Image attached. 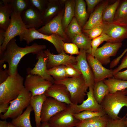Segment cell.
Returning <instances> with one entry per match:
<instances>
[{
	"label": "cell",
	"instance_id": "obj_37",
	"mask_svg": "<svg viewBox=\"0 0 127 127\" xmlns=\"http://www.w3.org/2000/svg\"><path fill=\"white\" fill-rule=\"evenodd\" d=\"M105 115L104 111L95 112L90 111H84L78 113L74 114L75 117L80 121Z\"/></svg>",
	"mask_w": 127,
	"mask_h": 127
},
{
	"label": "cell",
	"instance_id": "obj_40",
	"mask_svg": "<svg viewBox=\"0 0 127 127\" xmlns=\"http://www.w3.org/2000/svg\"><path fill=\"white\" fill-rule=\"evenodd\" d=\"M101 25L96 26L90 29L82 30V32L86 34L89 38L92 40L102 34L103 29Z\"/></svg>",
	"mask_w": 127,
	"mask_h": 127
},
{
	"label": "cell",
	"instance_id": "obj_24",
	"mask_svg": "<svg viewBox=\"0 0 127 127\" xmlns=\"http://www.w3.org/2000/svg\"><path fill=\"white\" fill-rule=\"evenodd\" d=\"M47 97L44 94L32 96L31 99L30 105L34 112L36 127H40L41 124V114L43 104Z\"/></svg>",
	"mask_w": 127,
	"mask_h": 127
},
{
	"label": "cell",
	"instance_id": "obj_28",
	"mask_svg": "<svg viewBox=\"0 0 127 127\" xmlns=\"http://www.w3.org/2000/svg\"><path fill=\"white\" fill-rule=\"evenodd\" d=\"M91 40L87 36L82 32L74 37L71 41L76 44L80 49H82L85 50L87 54H91Z\"/></svg>",
	"mask_w": 127,
	"mask_h": 127
},
{
	"label": "cell",
	"instance_id": "obj_27",
	"mask_svg": "<svg viewBox=\"0 0 127 127\" xmlns=\"http://www.w3.org/2000/svg\"><path fill=\"white\" fill-rule=\"evenodd\" d=\"M109 118L105 115L80 121L76 127H106Z\"/></svg>",
	"mask_w": 127,
	"mask_h": 127
},
{
	"label": "cell",
	"instance_id": "obj_18",
	"mask_svg": "<svg viewBox=\"0 0 127 127\" xmlns=\"http://www.w3.org/2000/svg\"><path fill=\"white\" fill-rule=\"evenodd\" d=\"M88 62L93 71L95 83L103 80L106 78H113V70L103 67L94 56L91 54H87Z\"/></svg>",
	"mask_w": 127,
	"mask_h": 127
},
{
	"label": "cell",
	"instance_id": "obj_44",
	"mask_svg": "<svg viewBox=\"0 0 127 127\" xmlns=\"http://www.w3.org/2000/svg\"><path fill=\"white\" fill-rule=\"evenodd\" d=\"M102 1L101 0H85L87 6V11L88 15H90L93 11L95 6Z\"/></svg>",
	"mask_w": 127,
	"mask_h": 127
},
{
	"label": "cell",
	"instance_id": "obj_49",
	"mask_svg": "<svg viewBox=\"0 0 127 127\" xmlns=\"http://www.w3.org/2000/svg\"><path fill=\"white\" fill-rule=\"evenodd\" d=\"M127 52V48L125 49L122 53L119 56L113 60V63L115 65H117L119 63L122 57Z\"/></svg>",
	"mask_w": 127,
	"mask_h": 127
},
{
	"label": "cell",
	"instance_id": "obj_55",
	"mask_svg": "<svg viewBox=\"0 0 127 127\" xmlns=\"http://www.w3.org/2000/svg\"><path fill=\"white\" fill-rule=\"evenodd\" d=\"M125 90L126 92V94L127 95V88Z\"/></svg>",
	"mask_w": 127,
	"mask_h": 127
},
{
	"label": "cell",
	"instance_id": "obj_15",
	"mask_svg": "<svg viewBox=\"0 0 127 127\" xmlns=\"http://www.w3.org/2000/svg\"><path fill=\"white\" fill-rule=\"evenodd\" d=\"M44 51L47 56V67L48 70L59 65L66 66L77 63L76 57L67 54L64 51L58 55L52 53L48 49Z\"/></svg>",
	"mask_w": 127,
	"mask_h": 127
},
{
	"label": "cell",
	"instance_id": "obj_19",
	"mask_svg": "<svg viewBox=\"0 0 127 127\" xmlns=\"http://www.w3.org/2000/svg\"><path fill=\"white\" fill-rule=\"evenodd\" d=\"M47 97L52 98L68 105L72 104L70 93L64 85L53 83L44 94Z\"/></svg>",
	"mask_w": 127,
	"mask_h": 127
},
{
	"label": "cell",
	"instance_id": "obj_26",
	"mask_svg": "<svg viewBox=\"0 0 127 127\" xmlns=\"http://www.w3.org/2000/svg\"><path fill=\"white\" fill-rule=\"evenodd\" d=\"M75 0H66L65 3L62 23L65 32L68 25L75 17Z\"/></svg>",
	"mask_w": 127,
	"mask_h": 127
},
{
	"label": "cell",
	"instance_id": "obj_6",
	"mask_svg": "<svg viewBox=\"0 0 127 127\" xmlns=\"http://www.w3.org/2000/svg\"><path fill=\"white\" fill-rule=\"evenodd\" d=\"M32 96V93L24 87L16 99L10 102L8 111L0 115V118L3 120L8 118L13 119L21 114L24 110L30 105Z\"/></svg>",
	"mask_w": 127,
	"mask_h": 127
},
{
	"label": "cell",
	"instance_id": "obj_3",
	"mask_svg": "<svg viewBox=\"0 0 127 127\" xmlns=\"http://www.w3.org/2000/svg\"><path fill=\"white\" fill-rule=\"evenodd\" d=\"M24 80L17 73L0 84V104L9 103L16 99L25 87Z\"/></svg>",
	"mask_w": 127,
	"mask_h": 127
},
{
	"label": "cell",
	"instance_id": "obj_14",
	"mask_svg": "<svg viewBox=\"0 0 127 127\" xmlns=\"http://www.w3.org/2000/svg\"><path fill=\"white\" fill-rule=\"evenodd\" d=\"M122 43H111L107 42L102 46L98 48L94 56L103 65H107L111 62V57L115 56Z\"/></svg>",
	"mask_w": 127,
	"mask_h": 127
},
{
	"label": "cell",
	"instance_id": "obj_7",
	"mask_svg": "<svg viewBox=\"0 0 127 127\" xmlns=\"http://www.w3.org/2000/svg\"><path fill=\"white\" fill-rule=\"evenodd\" d=\"M73 104L68 105L64 110L52 116L48 123L51 127H74L80 121L74 116Z\"/></svg>",
	"mask_w": 127,
	"mask_h": 127
},
{
	"label": "cell",
	"instance_id": "obj_51",
	"mask_svg": "<svg viewBox=\"0 0 127 127\" xmlns=\"http://www.w3.org/2000/svg\"><path fill=\"white\" fill-rule=\"evenodd\" d=\"M8 123L6 120L0 121V127H8Z\"/></svg>",
	"mask_w": 127,
	"mask_h": 127
},
{
	"label": "cell",
	"instance_id": "obj_5",
	"mask_svg": "<svg viewBox=\"0 0 127 127\" xmlns=\"http://www.w3.org/2000/svg\"><path fill=\"white\" fill-rule=\"evenodd\" d=\"M19 36L20 40L26 41L28 44H30L34 40L43 39L51 43L54 46L58 53L64 51L63 45L65 40L61 36L56 34L47 35L38 32L35 28H26L24 32Z\"/></svg>",
	"mask_w": 127,
	"mask_h": 127
},
{
	"label": "cell",
	"instance_id": "obj_36",
	"mask_svg": "<svg viewBox=\"0 0 127 127\" xmlns=\"http://www.w3.org/2000/svg\"><path fill=\"white\" fill-rule=\"evenodd\" d=\"M12 6L13 11L20 14L31 5L29 0H7Z\"/></svg>",
	"mask_w": 127,
	"mask_h": 127
},
{
	"label": "cell",
	"instance_id": "obj_2",
	"mask_svg": "<svg viewBox=\"0 0 127 127\" xmlns=\"http://www.w3.org/2000/svg\"><path fill=\"white\" fill-rule=\"evenodd\" d=\"M100 104L109 119L120 118L118 115L121 110L124 107L127 108V95L125 90L113 93H109L105 96Z\"/></svg>",
	"mask_w": 127,
	"mask_h": 127
},
{
	"label": "cell",
	"instance_id": "obj_33",
	"mask_svg": "<svg viewBox=\"0 0 127 127\" xmlns=\"http://www.w3.org/2000/svg\"><path fill=\"white\" fill-rule=\"evenodd\" d=\"M120 1L118 0L112 4L107 5L104 7L102 15L103 22H111L114 21L115 14Z\"/></svg>",
	"mask_w": 127,
	"mask_h": 127
},
{
	"label": "cell",
	"instance_id": "obj_48",
	"mask_svg": "<svg viewBox=\"0 0 127 127\" xmlns=\"http://www.w3.org/2000/svg\"><path fill=\"white\" fill-rule=\"evenodd\" d=\"M9 106L8 103L0 104V113H6L8 111Z\"/></svg>",
	"mask_w": 127,
	"mask_h": 127
},
{
	"label": "cell",
	"instance_id": "obj_23",
	"mask_svg": "<svg viewBox=\"0 0 127 127\" xmlns=\"http://www.w3.org/2000/svg\"><path fill=\"white\" fill-rule=\"evenodd\" d=\"M13 11L12 6L7 0L0 2V28L6 31L11 21V16Z\"/></svg>",
	"mask_w": 127,
	"mask_h": 127
},
{
	"label": "cell",
	"instance_id": "obj_47",
	"mask_svg": "<svg viewBox=\"0 0 127 127\" xmlns=\"http://www.w3.org/2000/svg\"><path fill=\"white\" fill-rule=\"evenodd\" d=\"M114 78L127 81V69L123 71H119L115 74Z\"/></svg>",
	"mask_w": 127,
	"mask_h": 127
},
{
	"label": "cell",
	"instance_id": "obj_25",
	"mask_svg": "<svg viewBox=\"0 0 127 127\" xmlns=\"http://www.w3.org/2000/svg\"><path fill=\"white\" fill-rule=\"evenodd\" d=\"M75 17L82 29L87 22L88 17L86 3L83 0H75Z\"/></svg>",
	"mask_w": 127,
	"mask_h": 127
},
{
	"label": "cell",
	"instance_id": "obj_29",
	"mask_svg": "<svg viewBox=\"0 0 127 127\" xmlns=\"http://www.w3.org/2000/svg\"><path fill=\"white\" fill-rule=\"evenodd\" d=\"M33 111V108L29 105L23 113L12 119L11 123L16 127H32L30 116L31 113Z\"/></svg>",
	"mask_w": 127,
	"mask_h": 127
},
{
	"label": "cell",
	"instance_id": "obj_21",
	"mask_svg": "<svg viewBox=\"0 0 127 127\" xmlns=\"http://www.w3.org/2000/svg\"><path fill=\"white\" fill-rule=\"evenodd\" d=\"M66 0H48L47 8L42 15L43 20L47 24L56 16L64 7Z\"/></svg>",
	"mask_w": 127,
	"mask_h": 127
},
{
	"label": "cell",
	"instance_id": "obj_10",
	"mask_svg": "<svg viewBox=\"0 0 127 127\" xmlns=\"http://www.w3.org/2000/svg\"><path fill=\"white\" fill-rule=\"evenodd\" d=\"M53 83L36 75L28 74L24 82L25 88L32 94V96L44 94Z\"/></svg>",
	"mask_w": 127,
	"mask_h": 127
},
{
	"label": "cell",
	"instance_id": "obj_1",
	"mask_svg": "<svg viewBox=\"0 0 127 127\" xmlns=\"http://www.w3.org/2000/svg\"><path fill=\"white\" fill-rule=\"evenodd\" d=\"M46 48L45 45L39 44L36 43L30 46L20 47L17 44L14 38L8 42L5 50L0 55V62H7L9 76H13L18 73V64L24 56L30 53L36 55Z\"/></svg>",
	"mask_w": 127,
	"mask_h": 127
},
{
	"label": "cell",
	"instance_id": "obj_22",
	"mask_svg": "<svg viewBox=\"0 0 127 127\" xmlns=\"http://www.w3.org/2000/svg\"><path fill=\"white\" fill-rule=\"evenodd\" d=\"M108 4L107 1H103L90 15L88 20L82 30L91 29L100 25L102 22V15L105 7Z\"/></svg>",
	"mask_w": 127,
	"mask_h": 127
},
{
	"label": "cell",
	"instance_id": "obj_54",
	"mask_svg": "<svg viewBox=\"0 0 127 127\" xmlns=\"http://www.w3.org/2000/svg\"><path fill=\"white\" fill-rule=\"evenodd\" d=\"M126 115V116H127V117H126V120H125V124H126V127H127V113Z\"/></svg>",
	"mask_w": 127,
	"mask_h": 127
},
{
	"label": "cell",
	"instance_id": "obj_39",
	"mask_svg": "<svg viewBox=\"0 0 127 127\" xmlns=\"http://www.w3.org/2000/svg\"><path fill=\"white\" fill-rule=\"evenodd\" d=\"M31 5L42 15L46 9L48 3L47 0H29Z\"/></svg>",
	"mask_w": 127,
	"mask_h": 127
},
{
	"label": "cell",
	"instance_id": "obj_20",
	"mask_svg": "<svg viewBox=\"0 0 127 127\" xmlns=\"http://www.w3.org/2000/svg\"><path fill=\"white\" fill-rule=\"evenodd\" d=\"M89 91L87 93V99L79 105L73 104L75 114L79 113L84 111L95 112L103 111L102 106L95 99L93 95V87H89Z\"/></svg>",
	"mask_w": 127,
	"mask_h": 127
},
{
	"label": "cell",
	"instance_id": "obj_53",
	"mask_svg": "<svg viewBox=\"0 0 127 127\" xmlns=\"http://www.w3.org/2000/svg\"><path fill=\"white\" fill-rule=\"evenodd\" d=\"M8 127H16L13 125L11 123L8 122Z\"/></svg>",
	"mask_w": 127,
	"mask_h": 127
},
{
	"label": "cell",
	"instance_id": "obj_38",
	"mask_svg": "<svg viewBox=\"0 0 127 127\" xmlns=\"http://www.w3.org/2000/svg\"><path fill=\"white\" fill-rule=\"evenodd\" d=\"M110 38L105 34H102L99 36L93 39L91 43L92 52L91 55L94 56L95 53L98 47L104 41H107Z\"/></svg>",
	"mask_w": 127,
	"mask_h": 127
},
{
	"label": "cell",
	"instance_id": "obj_13",
	"mask_svg": "<svg viewBox=\"0 0 127 127\" xmlns=\"http://www.w3.org/2000/svg\"><path fill=\"white\" fill-rule=\"evenodd\" d=\"M79 51V53L76 57L77 63L74 66L81 72L89 87H93L95 83L94 76L87 61L86 51L82 49Z\"/></svg>",
	"mask_w": 127,
	"mask_h": 127
},
{
	"label": "cell",
	"instance_id": "obj_32",
	"mask_svg": "<svg viewBox=\"0 0 127 127\" xmlns=\"http://www.w3.org/2000/svg\"><path fill=\"white\" fill-rule=\"evenodd\" d=\"M114 21L127 25V0H120L115 13Z\"/></svg>",
	"mask_w": 127,
	"mask_h": 127
},
{
	"label": "cell",
	"instance_id": "obj_4",
	"mask_svg": "<svg viewBox=\"0 0 127 127\" xmlns=\"http://www.w3.org/2000/svg\"><path fill=\"white\" fill-rule=\"evenodd\" d=\"M54 83L62 84L66 87L70 93L71 101L75 105L82 103L89 88L82 75L75 77L54 81Z\"/></svg>",
	"mask_w": 127,
	"mask_h": 127
},
{
	"label": "cell",
	"instance_id": "obj_11",
	"mask_svg": "<svg viewBox=\"0 0 127 127\" xmlns=\"http://www.w3.org/2000/svg\"><path fill=\"white\" fill-rule=\"evenodd\" d=\"M64 10V7L56 16L44 26L37 30L39 32L46 35H57L65 39L66 42H70L71 40L64 31L62 25V19Z\"/></svg>",
	"mask_w": 127,
	"mask_h": 127
},
{
	"label": "cell",
	"instance_id": "obj_43",
	"mask_svg": "<svg viewBox=\"0 0 127 127\" xmlns=\"http://www.w3.org/2000/svg\"><path fill=\"white\" fill-rule=\"evenodd\" d=\"M65 70L68 77H74L82 75L81 72L74 66V65L65 66Z\"/></svg>",
	"mask_w": 127,
	"mask_h": 127
},
{
	"label": "cell",
	"instance_id": "obj_46",
	"mask_svg": "<svg viewBox=\"0 0 127 127\" xmlns=\"http://www.w3.org/2000/svg\"><path fill=\"white\" fill-rule=\"evenodd\" d=\"M127 68V52L125 56L122 59L121 64L113 70V75L118 72L125 68Z\"/></svg>",
	"mask_w": 127,
	"mask_h": 127
},
{
	"label": "cell",
	"instance_id": "obj_45",
	"mask_svg": "<svg viewBox=\"0 0 127 127\" xmlns=\"http://www.w3.org/2000/svg\"><path fill=\"white\" fill-rule=\"evenodd\" d=\"M3 63L0 62V84L5 81L9 76L8 69L3 68Z\"/></svg>",
	"mask_w": 127,
	"mask_h": 127
},
{
	"label": "cell",
	"instance_id": "obj_31",
	"mask_svg": "<svg viewBox=\"0 0 127 127\" xmlns=\"http://www.w3.org/2000/svg\"><path fill=\"white\" fill-rule=\"evenodd\" d=\"M109 93L108 87L103 80L95 83L93 86V95L98 103L100 104L105 96Z\"/></svg>",
	"mask_w": 127,
	"mask_h": 127
},
{
	"label": "cell",
	"instance_id": "obj_52",
	"mask_svg": "<svg viewBox=\"0 0 127 127\" xmlns=\"http://www.w3.org/2000/svg\"><path fill=\"white\" fill-rule=\"evenodd\" d=\"M40 127H51L48 122H43Z\"/></svg>",
	"mask_w": 127,
	"mask_h": 127
},
{
	"label": "cell",
	"instance_id": "obj_16",
	"mask_svg": "<svg viewBox=\"0 0 127 127\" xmlns=\"http://www.w3.org/2000/svg\"><path fill=\"white\" fill-rule=\"evenodd\" d=\"M21 16L26 28H34L37 30L45 25L42 14L31 5L21 13Z\"/></svg>",
	"mask_w": 127,
	"mask_h": 127
},
{
	"label": "cell",
	"instance_id": "obj_50",
	"mask_svg": "<svg viewBox=\"0 0 127 127\" xmlns=\"http://www.w3.org/2000/svg\"><path fill=\"white\" fill-rule=\"evenodd\" d=\"M5 31L2 29H0V47L4 43L5 38Z\"/></svg>",
	"mask_w": 127,
	"mask_h": 127
},
{
	"label": "cell",
	"instance_id": "obj_9",
	"mask_svg": "<svg viewBox=\"0 0 127 127\" xmlns=\"http://www.w3.org/2000/svg\"><path fill=\"white\" fill-rule=\"evenodd\" d=\"M11 18L10 22L5 31L4 42L0 47V55L5 51L8 42L16 36H20L26 28L20 14L13 11Z\"/></svg>",
	"mask_w": 127,
	"mask_h": 127
},
{
	"label": "cell",
	"instance_id": "obj_30",
	"mask_svg": "<svg viewBox=\"0 0 127 127\" xmlns=\"http://www.w3.org/2000/svg\"><path fill=\"white\" fill-rule=\"evenodd\" d=\"M108 87L109 93H113L127 88V81L111 78L103 80Z\"/></svg>",
	"mask_w": 127,
	"mask_h": 127
},
{
	"label": "cell",
	"instance_id": "obj_42",
	"mask_svg": "<svg viewBox=\"0 0 127 127\" xmlns=\"http://www.w3.org/2000/svg\"><path fill=\"white\" fill-rule=\"evenodd\" d=\"M78 48L75 44L64 43L63 45V49L66 53L71 55H78L79 53Z\"/></svg>",
	"mask_w": 127,
	"mask_h": 127
},
{
	"label": "cell",
	"instance_id": "obj_41",
	"mask_svg": "<svg viewBox=\"0 0 127 127\" xmlns=\"http://www.w3.org/2000/svg\"><path fill=\"white\" fill-rule=\"evenodd\" d=\"M126 116V115L117 119L109 118L106 127H127L125 123Z\"/></svg>",
	"mask_w": 127,
	"mask_h": 127
},
{
	"label": "cell",
	"instance_id": "obj_35",
	"mask_svg": "<svg viewBox=\"0 0 127 127\" xmlns=\"http://www.w3.org/2000/svg\"><path fill=\"white\" fill-rule=\"evenodd\" d=\"M82 32V29L74 17L67 27L65 33L71 41L74 37Z\"/></svg>",
	"mask_w": 127,
	"mask_h": 127
},
{
	"label": "cell",
	"instance_id": "obj_12",
	"mask_svg": "<svg viewBox=\"0 0 127 127\" xmlns=\"http://www.w3.org/2000/svg\"><path fill=\"white\" fill-rule=\"evenodd\" d=\"M67 107L65 103L51 97H47L42 107L40 115L41 122H48L52 116L65 109Z\"/></svg>",
	"mask_w": 127,
	"mask_h": 127
},
{
	"label": "cell",
	"instance_id": "obj_34",
	"mask_svg": "<svg viewBox=\"0 0 127 127\" xmlns=\"http://www.w3.org/2000/svg\"><path fill=\"white\" fill-rule=\"evenodd\" d=\"M65 66L59 65L48 70V74L53 78L54 81L62 80L68 78L65 70Z\"/></svg>",
	"mask_w": 127,
	"mask_h": 127
},
{
	"label": "cell",
	"instance_id": "obj_17",
	"mask_svg": "<svg viewBox=\"0 0 127 127\" xmlns=\"http://www.w3.org/2000/svg\"><path fill=\"white\" fill-rule=\"evenodd\" d=\"M37 61L35 67L32 68L29 67L27 70L28 74H32L39 75L46 80L54 83V80L48 73L47 67V56L42 50L36 55Z\"/></svg>",
	"mask_w": 127,
	"mask_h": 127
},
{
	"label": "cell",
	"instance_id": "obj_8",
	"mask_svg": "<svg viewBox=\"0 0 127 127\" xmlns=\"http://www.w3.org/2000/svg\"><path fill=\"white\" fill-rule=\"evenodd\" d=\"M101 25L103 29L102 34H105L110 38L107 42L122 43L127 39V25L113 21L103 22Z\"/></svg>",
	"mask_w": 127,
	"mask_h": 127
}]
</instances>
